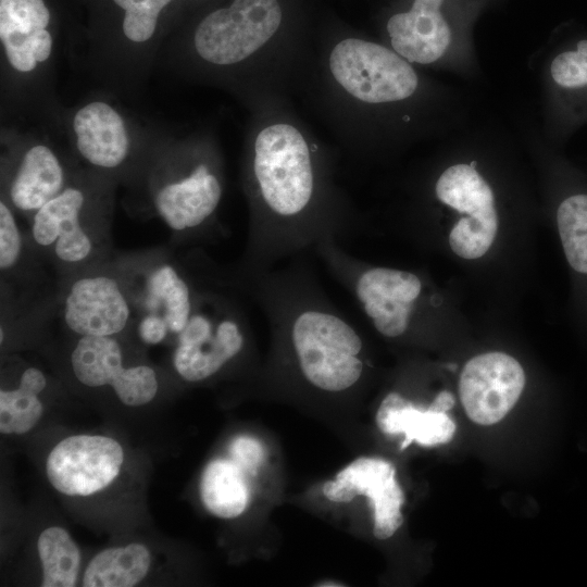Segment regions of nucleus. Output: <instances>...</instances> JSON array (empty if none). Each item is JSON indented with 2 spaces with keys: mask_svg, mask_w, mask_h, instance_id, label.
Wrapping results in <instances>:
<instances>
[{
  "mask_svg": "<svg viewBox=\"0 0 587 587\" xmlns=\"http://www.w3.org/2000/svg\"><path fill=\"white\" fill-rule=\"evenodd\" d=\"M328 65L347 93L370 104L408 99L419 85L410 62L394 50L359 38L339 41L329 54Z\"/></svg>",
  "mask_w": 587,
  "mask_h": 587,
  "instance_id": "9",
  "label": "nucleus"
},
{
  "mask_svg": "<svg viewBox=\"0 0 587 587\" xmlns=\"http://www.w3.org/2000/svg\"><path fill=\"white\" fill-rule=\"evenodd\" d=\"M447 367L450 369V370H455L457 365L455 364H448Z\"/></svg>",
  "mask_w": 587,
  "mask_h": 587,
  "instance_id": "33",
  "label": "nucleus"
},
{
  "mask_svg": "<svg viewBox=\"0 0 587 587\" xmlns=\"http://www.w3.org/2000/svg\"><path fill=\"white\" fill-rule=\"evenodd\" d=\"M124 451L115 439L101 435H75L61 440L48 455L50 484L66 496H90L118 476Z\"/></svg>",
  "mask_w": 587,
  "mask_h": 587,
  "instance_id": "11",
  "label": "nucleus"
},
{
  "mask_svg": "<svg viewBox=\"0 0 587 587\" xmlns=\"http://www.w3.org/2000/svg\"><path fill=\"white\" fill-rule=\"evenodd\" d=\"M315 586H320V587H339V586H346L345 584L342 583H339V582H336V580H323V582H319Z\"/></svg>",
  "mask_w": 587,
  "mask_h": 587,
  "instance_id": "32",
  "label": "nucleus"
},
{
  "mask_svg": "<svg viewBox=\"0 0 587 587\" xmlns=\"http://www.w3.org/2000/svg\"><path fill=\"white\" fill-rule=\"evenodd\" d=\"M454 405V397L447 390L440 391L428 407L429 410L444 413Z\"/></svg>",
  "mask_w": 587,
  "mask_h": 587,
  "instance_id": "31",
  "label": "nucleus"
},
{
  "mask_svg": "<svg viewBox=\"0 0 587 587\" xmlns=\"http://www.w3.org/2000/svg\"><path fill=\"white\" fill-rule=\"evenodd\" d=\"M498 229L495 208L462 217L451 229L449 243L463 259L483 257L492 245Z\"/></svg>",
  "mask_w": 587,
  "mask_h": 587,
  "instance_id": "26",
  "label": "nucleus"
},
{
  "mask_svg": "<svg viewBox=\"0 0 587 587\" xmlns=\"http://www.w3.org/2000/svg\"><path fill=\"white\" fill-rule=\"evenodd\" d=\"M232 284L265 314L277 349L308 386L328 394L351 390L370 362L355 326L330 301L302 254L284 267L234 274Z\"/></svg>",
  "mask_w": 587,
  "mask_h": 587,
  "instance_id": "2",
  "label": "nucleus"
},
{
  "mask_svg": "<svg viewBox=\"0 0 587 587\" xmlns=\"http://www.w3.org/2000/svg\"><path fill=\"white\" fill-rule=\"evenodd\" d=\"M444 0H414L407 12L387 22L390 43L410 63L430 64L440 59L451 42V29L440 8Z\"/></svg>",
  "mask_w": 587,
  "mask_h": 587,
  "instance_id": "18",
  "label": "nucleus"
},
{
  "mask_svg": "<svg viewBox=\"0 0 587 587\" xmlns=\"http://www.w3.org/2000/svg\"><path fill=\"white\" fill-rule=\"evenodd\" d=\"M137 334L146 345L161 344L171 334L167 323L157 314H140Z\"/></svg>",
  "mask_w": 587,
  "mask_h": 587,
  "instance_id": "30",
  "label": "nucleus"
},
{
  "mask_svg": "<svg viewBox=\"0 0 587 587\" xmlns=\"http://www.w3.org/2000/svg\"><path fill=\"white\" fill-rule=\"evenodd\" d=\"M182 1V0H180ZM180 5V4H179Z\"/></svg>",
  "mask_w": 587,
  "mask_h": 587,
  "instance_id": "34",
  "label": "nucleus"
},
{
  "mask_svg": "<svg viewBox=\"0 0 587 587\" xmlns=\"http://www.w3.org/2000/svg\"><path fill=\"white\" fill-rule=\"evenodd\" d=\"M525 386L521 364L503 352H488L472 358L459 382L462 405L473 422L492 425L515 405Z\"/></svg>",
  "mask_w": 587,
  "mask_h": 587,
  "instance_id": "13",
  "label": "nucleus"
},
{
  "mask_svg": "<svg viewBox=\"0 0 587 587\" xmlns=\"http://www.w3.org/2000/svg\"><path fill=\"white\" fill-rule=\"evenodd\" d=\"M14 152L5 166L1 198L15 212L30 217L66 187L73 174L46 141H27Z\"/></svg>",
  "mask_w": 587,
  "mask_h": 587,
  "instance_id": "16",
  "label": "nucleus"
},
{
  "mask_svg": "<svg viewBox=\"0 0 587 587\" xmlns=\"http://www.w3.org/2000/svg\"><path fill=\"white\" fill-rule=\"evenodd\" d=\"M71 367L84 386H110L128 407H140L155 397L159 382L148 365L124 366V354L115 337H79L71 353Z\"/></svg>",
  "mask_w": 587,
  "mask_h": 587,
  "instance_id": "12",
  "label": "nucleus"
},
{
  "mask_svg": "<svg viewBox=\"0 0 587 587\" xmlns=\"http://www.w3.org/2000/svg\"><path fill=\"white\" fill-rule=\"evenodd\" d=\"M435 193L440 202L467 215L495 208L492 189L475 168V162L446 168L436 182Z\"/></svg>",
  "mask_w": 587,
  "mask_h": 587,
  "instance_id": "23",
  "label": "nucleus"
},
{
  "mask_svg": "<svg viewBox=\"0 0 587 587\" xmlns=\"http://www.w3.org/2000/svg\"><path fill=\"white\" fill-rule=\"evenodd\" d=\"M557 223L570 265L587 274V195H575L561 202Z\"/></svg>",
  "mask_w": 587,
  "mask_h": 587,
  "instance_id": "25",
  "label": "nucleus"
},
{
  "mask_svg": "<svg viewBox=\"0 0 587 587\" xmlns=\"http://www.w3.org/2000/svg\"><path fill=\"white\" fill-rule=\"evenodd\" d=\"M70 133L75 152L92 171L107 174L123 170L135 154L127 118L107 100L82 103L72 113Z\"/></svg>",
  "mask_w": 587,
  "mask_h": 587,
  "instance_id": "14",
  "label": "nucleus"
},
{
  "mask_svg": "<svg viewBox=\"0 0 587 587\" xmlns=\"http://www.w3.org/2000/svg\"><path fill=\"white\" fill-rule=\"evenodd\" d=\"M229 280L212 279L200 290L186 327L176 336L173 365L186 382L205 380L247 349L249 319Z\"/></svg>",
  "mask_w": 587,
  "mask_h": 587,
  "instance_id": "5",
  "label": "nucleus"
},
{
  "mask_svg": "<svg viewBox=\"0 0 587 587\" xmlns=\"http://www.w3.org/2000/svg\"><path fill=\"white\" fill-rule=\"evenodd\" d=\"M200 496L205 509L221 519H235L247 508L249 489L243 472L233 461L214 460L204 469Z\"/></svg>",
  "mask_w": 587,
  "mask_h": 587,
  "instance_id": "21",
  "label": "nucleus"
},
{
  "mask_svg": "<svg viewBox=\"0 0 587 587\" xmlns=\"http://www.w3.org/2000/svg\"><path fill=\"white\" fill-rule=\"evenodd\" d=\"M103 177L100 172L73 175L29 217L32 247L65 273L89 270L109 246L112 189Z\"/></svg>",
  "mask_w": 587,
  "mask_h": 587,
  "instance_id": "3",
  "label": "nucleus"
},
{
  "mask_svg": "<svg viewBox=\"0 0 587 587\" xmlns=\"http://www.w3.org/2000/svg\"><path fill=\"white\" fill-rule=\"evenodd\" d=\"M550 75L561 88L587 87V39L579 40L574 50L555 55L550 65Z\"/></svg>",
  "mask_w": 587,
  "mask_h": 587,
  "instance_id": "28",
  "label": "nucleus"
},
{
  "mask_svg": "<svg viewBox=\"0 0 587 587\" xmlns=\"http://www.w3.org/2000/svg\"><path fill=\"white\" fill-rule=\"evenodd\" d=\"M47 387L45 374L37 367L25 369L15 388L0 390V432L25 434L40 420L43 407L39 395Z\"/></svg>",
  "mask_w": 587,
  "mask_h": 587,
  "instance_id": "22",
  "label": "nucleus"
},
{
  "mask_svg": "<svg viewBox=\"0 0 587 587\" xmlns=\"http://www.w3.org/2000/svg\"><path fill=\"white\" fill-rule=\"evenodd\" d=\"M323 494L334 502H350L359 495L366 496L373 507V534L377 539L391 537L403 524L404 492L394 465L382 458L355 459L335 479L324 484Z\"/></svg>",
  "mask_w": 587,
  "mask_h": 587,
  "instance_id": "15",
  "label": "nucleus"
},
{
  "mask_svg": "<svg viewBox=\"0 0 587 587\" xmlns=\"http://www.w3.org/2000/svg\"><path fill=\"white\" fill-rule=\"evenodd\" d=\"M122 277L135 310L161 316L175 336L186 327L198 295L209 282L196 284L174 264L163 261L149 265L136 277Z\"/></svg>",
  "mask_w": 587,
  "mask_h": 587,
  "instance_id": "17",
  "label": "nucleus"
},
{
  "mask_svg": "<svg viewBox=\"0 0 587 587\" xmlns=\"http://www.w3.org/2000/svg\"><path fill=\"white\" fill-rule=\"evenodd\" d=\"M135 311L123 277L109 271L79 272L61 296V319L78 337H115L135 322Z\"/></svg>",
  "mask_w": 587,
  "mask_h": 587,
  "instance_id": "10",
  "label": "nucleus"
},
{
  "mask_svg": "<svg viewBox=\"0 0 587 587\" xmlns=\"http://www.w3.org/2000/svg\"><path fill=\"white\" fill-rule=\"evenodd\" d=\"M37 549L42 565V587H73L80 564V552L59 526L46 528L38 538Z\"/></svg>",
  "mask_w": 587,
  "mask_h": 587,
  "instance_id": "24",
  "label": "nucleus"
},
{
  "mask_svg": "<svg viewBox=\"0 0 587 587\" xmlns=\"http://www.w3.org/2000/svg\"><path fill=\"white\" fill-rule=\"evenodd\" d=\"M62 0H0L4 76L12 86L39 83L54 61L64 16Z\"/></svg>",
  "mask_w": 587,
  "mask_h": 587,
  "instance_id": "7",
  "label": "nucleus"
},
{
  "mask_svg": "<svg viewBox=\"0 0 587 587\" xmlns=\"http://www.w3.org/2000/svg\"><path fill=\"white\" fill-rule=\"evenodd\" d=\"M376 424L384 434L404 435L401 450L413 441L423 447L445 445L455 433V424L447 412L422 410L397 391L387 394L382 400Z\"/></svg>",
  "mask_w": 587,
  "mask_h": 587,
  "instance_id": "19",
  "label": "nucleus"
},
{
  "mask_svg": "<svg viewBox=\"0 0 587 587\" xmlns=\"http://www.w3.org/2000/svg\"><path fill=\"white\" fill-rule=\"evenodd\" d=\"M150 565V551L141 544L108 548L87 565L83 586L133 587L146 577Z\"/></svg>",
  "mask_w": 587,
  "mask_h": 587,
  "instance_id": "20",
  "label": "nucleus"
},
{
  "mask_svg": "<svg viewBox=\"0 0 587 587\" xmlns=\"http://www.w3.org/2000/svg\"><path fill=\"white\" fill-rule=\"evenodd\" d=\"M151 176L155 213L183 237L205 235L216 224L223 178L216 160L204 153L165 157Z\"/></svg>",
  "mask_w": 587,
  "mask_h": 587,
  "instance_id": "6",
  "label": "nucleus"
},
{
  "mask_svg": "<svg viewBox=\"0 0 587 587\" xmlns=\"http://www.w3.org/2000/svg\"><path fill=\"white\" fill-rule=\"evenodd\" d=\"M98 60L114 78L141 77L175 24L180 0H85Z\"/></svg>",
  "mask_w": 587,
  "mask_h": 587,
  "instance_id": "4",
  "label": "nucleus"
},
{
  "mask_svg": "<svg viewBox=\"0 0 587 587\" xmlns=\"http://www.w3.org/2000/svg\"><path fill=\"white\" fill-rule=\"evenodd\" d=\"M29 241L16 221L15 211L1 198L0 201V271L2 280L11 277L21 267L28 252Z\"/></svg>",
  "mask_w": 587,
  "mask_h": 587,
  "instance_id": "27",
  "label": "nucleus"
},
{
  "mask_svg": "<svg viewBox=\"0 0 587 587\" xmlns=\"http://www.w3.org/2000/svg\"><path fill=\"white\" fill-rule=\"evenodd\" d=\"M232 461L245 473H254L264 460L262 445L251 437H237L230 445Z\"/></svg>",
  "mask_w": 587,
  "mask_h": 587,
  "instance_id": "29",
  "label": "nucleus"
},
{
  "mask_svg": "<svg viewBox=\"0 0 587 587\" xmlns=\"http://www.w3.org/2000/svg\"><path fill=\"white\" fill-rule=\"evenodd\" d=\"M245 175L250 224L236 274L273 268L325 239L340 241L358 232L355 213L335 192L295 126L277 123L261 129Z\"/></svg>",
  "mask_w": 587,
  "mask_h": 587,
  "instance_id": "1",
  "label": "nucleus"
},
{
  "mask_svg": "<svg viewBox=\"0 0 587 587\" xmlns=\"http://www.w3.org/2000/svg\"><path fill=\"white\" fill-rule=\"evenodd\" d=\"M282 20L277 0H232L196 24L190 39L192 51L208 65L240 64L276 34Z\"/></svg>",
  "mask_w": 587,
  "mask_h": 587,
  "instance_id": "8",
  "label": "nucleus"
}]
</instances>
